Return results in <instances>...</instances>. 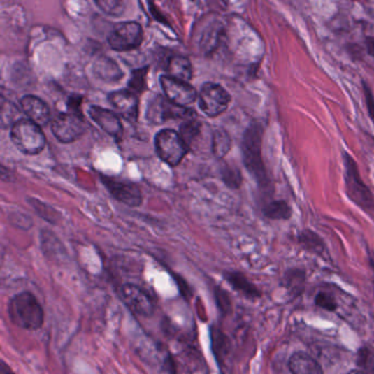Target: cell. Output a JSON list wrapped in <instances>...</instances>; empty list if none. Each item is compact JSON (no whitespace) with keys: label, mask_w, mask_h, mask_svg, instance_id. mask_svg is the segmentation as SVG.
Returning <instances> with one entry per match:
<instances>
[{"label":"cell","mask_w":374,"mask_h":374,"mask_svg":"<svg viewBox=\"0 0 374 374\" xmlns=\"http://www.w3.org/2000/svg\"><path fill=\"white\" fill-rule=\"evenodd\" d=\"M1 374H15V372L11 370V368L6 364L5 361H1Z\"/></svg>","instance_id":"cell-36"},{"label":"cell","mask_w":374,"mask_h":374,"mask_svg":"<svg viewBox=\"0 0 374 374\" xmlns=\"http://www.w3.org/2000/svg\"><path fill=\"white\" fill-rule=\"evenodd\" d=\"M214 298H215V303H217V308H219L222 315H229L232 312V300L224 289L221 288L219 285L215 287Z\"/></svg>","instance_id":"cell-27"},{"label":"cell","mask_w":374,"mask_h":374,"mask_svg":"<svg viewBox=\"0 0 374 374\" xmlns=\"http://www.w3.org/2000/svg\"><path fill=\"white\" fill-rule=\"evenodd\" d=\"M119 294L124 305L135 315L150 317L155 312V300L141 285L125 283L121 285Z\"/></svg>","instance_id":"cell-6"},{"label":"cell","mask_w":374,"mask_h":374,"mask_svg":"<svg viewBox=\"0 0 374 374\" xmlns=\"http://www.w3.org/2000/svg\"><path fill=\"white\" fill-rule=\"evenodd\" d=\"M264 125L261 123H252L245 131L243 138V157L247 171L252 173L261 187L269 186L267 171L262 161L261 145L264 136Z\"/></svg>","instance_id":"cell-2"},{"label":"cell","mask_w":374,"mask_h":374,"mask_svg":"<svg viewBox=\"0 0 374 374\" xmlns=\"http://www.w3.org/2000/svg\"><path fill=\"white\" fill-rule=\"evenodd\" d=\"M96 5L103 13L110 15H115V17L122 15L125 10V3L120 0H98L96 1Z\"/></svg>","instance_id":"cell-29"},{"label":"cell","mask_w":374,"mask_h":374,"mask_svg":"<svg viewBox=\"0 0 374 374\" xmlns=\"http://www.w3.org/2000/svg\"><path fill=\"white\" fill-rule=\"evenodd\" d=\"M315 304L318 308L329 312L336 311L338 308L335 298L331 296V293L327 292H318L317 296H315Z\"/></svg>","instance_id":"cell-31"},{"label":"cell","mask_w":374,"mask_h":374,"mask_svg":"<svg viewBox=\"0 0 374 374\" xmlns=\"http://www.w3.org/2000/svg\"><path fill=\"white\" fill-rule=\"evenodd\" d=\"M94 74L106 82H119L123 77V71L113 59L99 57L94 64Z\"/></svg>","instance_id":"cell-19"},{"label":"cell","mask_w":374,"mask_h":374,"mask_svg":"<svg viewBox=\"0 0 374 374\" xmlns=\"http://www.w3.org/2000/svg\"><path fill=\"white\" fill-rule=\"evenodd\" d=\"M155 148L161 161L169 166L179 165L188 153V146L180 134L173 130H163L156 135Z\"/></svg>","instance_id":"cell-5"},{"label":"cell","mask_w":374,"mask_h":374,"mask_svg":"<svg viewBox=\"0 0 374 374\" xmlns=\"http://www.w3.org/2000/svg\"><path fill=\"white\" fill-rule=\"evenodd\" d=\"M231 96L220 85L206 82L202 86L199 96V103L204 115L208 117H214L222 115L226 111Z\"/></svg>","instance_id":"cell-8"},{"label":"cell","mask_w":374,"mask_h":374,"mask_svg":"<svg viewBox=\"0 0 374 374\" xmlns=\"http://www.w3.org/2000/svg\"><path fill=\"white\" fill-rule=\"evenodd\" d=\"M201 127V122H199L194 117L187 119L181 124L180 133L179 134H180L181 138L185 141L188 148L191 143L194 142V140H196V136L200 134Z\"/></svg>","instance_id":"cell-25"},{"label":"cell","mask_w":374,"mask_h":374,"mask_svg":"<svg viewBox=\"0 0 374 374\" xmlns=\"http://www.w3.org/2000/svg\"><path fill=\"white\" fill-rule=\"evenodd\" d=\"M192 117H194V113L186 108L173 105V102L169 101L163 96H156L148 103V109H146V117L153 124H163L167 121L176 120V119L187 120Z\"/></svg>","instance_id":"cell-7"},{"label":"cell","mask_w":374,"mask_h":374,"mask_svg":"<svg viewBox=\"0 0 374 374\" xmlns=\"http://www.w3.org/2000/svg\"><path fill=\"white\" fill-rule=\"evenodd\" d=\"M262 213L270 220H289L292 217V210L285 200L269 202L262 208Z\"/></svg>","instance_id":"cell-22"},{"label":"cell","mask_w":374,"mask_h":374,"mask_svg":"<svg viewBox=\"0 0 374 374\" xmlns=\"http://www.w3.org/2000/svg\"><path fill=\"white\" fill-rule=\"evenodd\" d=\"M88 113H89L90 119L97 123L100 129L105 131L110 136L115 138V140H121L123 127L120 117H117V113L105 108L98 107V106H92L88 109Z\"/></svg>","instance_id":"cell-14"},{"label":"cell","mask_w":374,"mask_h":374,"mask_svg":"<svg viewBox=\"0 0 374 374\" xmlns=\"http://www.w3.org/2000/svg\"><path fill=\"white\" fill-rule=\"evenodd\" d=\"M223 277L235 291L240 292L245 298L254 300L261 296V291L254 283L250 282L244 273L240 271H224Z\"/></svg>","instance_id":"cell-17"},{"label":"cell","mask_w":374,"mask_h":374,"mask_svg":"<svg viewBox=\"0 0 374 374\" xmlns=\"http://www.w3.org/2000/svg\"><path fill=\"white\" fill-rule=\"evenodd\" d=\"M366 46H367L368 53L374 57V38H366Z\"/></svg>","instance_id":"cell-35"},{"label":"cell","mask_w":374,"mask_h":374,"mask_svg":"<svg viewBox=\"0 0 374 374\" xmlns=\"http://www.w3.org/2000/svg\"><path fill=\"white\" fill-rule=\"evenodd\" d=\"M165 368L167 373L177 374L176 362H175V359H173L171 354H168V356L166 357Z\"/></svg>","instance_id":"cell-34"},{"label":"cell","mask_w":374,"mask_h":374,"mask_svg":"<svg viewBox=\"0 0 374 374\" xmlns=\"http://www.w3.org/2000/svg\"><path fill=\"white\" fill-rule=\"evenodd\" d=\"M299 243L304 250L313 252V254H319V256L325 250V244H324L323 240L311 229H304L303 232H301V234L299 235Z\"/></svg>","instance_id":"cell-23"},{"label":"cell","mask_w":374,"mask_h":374,"mask_svg":"<svg viewBox=\"0 0 374 374\" xmlns=\"http://www.w3.org/2000/svg\"><path fill=\"white\" fill-rule=\"evenodd\" d=\"M222 177L229 188H240V185H242V175H240V171L232 168L229 166H225L224 169L222 171Z\"/></svg>","instance_id":"cell-30"},{"label":"cell","mask_w":374,"mask_h":374,"mask_svg":"<svg viewBox=\"0 0 374 374\" xmlns=\"http://www.w3.org/2000/svg\"><path fill=\"white\" fill-rule=\"evenodd\" d=\"M109 101L117 113L129 122H135L138 117V98L130 90H119L110 94Z\"/></svg>","instance_id":"cell-15"},{"label":"cell","mask_w":374,"mask_h":374,"mask_svg":"<svg viewBox=\"0 0 374 374\" xmlns=\"http://www.w3.org/2000/svg\"><path fill=\"white\" fill-rule=\"evenodd\" d=\"M289 369L292 374H324L321 364L303 352H294L291 356Z\"/></svg>","instance_id":"cell-18"},{"label":"cell","mask_w":374,"mask_h":374,"mask_svg":"<svg viewBox=\"0 0 374 374\" xmlns=\"http://www.w3.org/2000/svg\"><path fill=\"white\" fill-rule=\"evenodd\" d=\"M8 316L13 325L24 331H38L44 324L43 306L30 291L17 293L9 300Z\"/></svg>","instance_id":"cell-1"},{"label":"cell","mask_w":374,"mask_h":374,"mask_svg":"<svg viewBox=\"0 0 374 374\" xmlns=\"http://www.w3.org/2000/svg\"><path fill=\"white\" fill-rule=\"evenodd\" d=\"M175 280H177L179 285V290H180L181 294L185 296L186 299H189L191 296V290L189 288L188 285H187L186 281L184 279H181L179 275H175Z\"/></svg>","instance_id":"cell-33"},{"label":"cell","mask_w":374,"mask_h":374,"mask_svg":"<svg viewBox=\"0 0 374 374\" xmlns=\"http://www.w3.org/2000/svg\"><path fill=\"white\" fill-rule=\"evenodd\" d=\"M232 146V141L229 133L223 129H219L213 133L212 136V152L217 158H223L226 156Z\"/></svg>","instance_id":"cell-24"},{"label":"cell","mask_w":374,"mask_h":374,"mask_svg":"<svg viewBox=\"0 0 374 374\" xmlns=\"http://www.w3.org/2000/svg\"><path fill=\"white\" fill-rule=\"evenodd\" d=\"M357 364L364 373L374 374V350L364 347L357 357Z\"/></svg>","instance_id":"cell-26"},{"label":"cell","mask_w":374,"mask_h":374,"mask_svg":"<svg viewBox=\"0 0 374 374\" xmlns=\"http://www.w3.org/2000/svg\"><path fill=\"white\" fill-rule=\"evenodd\" d=\"M142 40V27L136 22L120 23L108 36L110 48L117 52L132 51L141 45Z\"/></svg>","instance_id":"cell-9"},{"label":"cell","mask_w":374,"mask_h":374,"mask_svg":"<svg viewBox=\"0 0 374 374\" xmlns=\"http://www.w3.org/2000/svg\"><path fill=\"white\" fill-rule=\"evenodd\" d=\"M161 85L166 98L179 107L185 108L194 103L198 97L194 87L184 80L173 78L168 75L161 77Z\"/></svg>","instance_id":"cell-12"},{"label":"cell","mask_w":374,"mask_h":374,"mask_svg":"<svg viewBox=\"0 0 374 374\" xmlns=\"http://www.w3.org/2000/svg\"><path fill=\"white\" fill-rule=\"evenodd\" d=\"M23 113L30 121L38 124V127H45L51 121V111L43 100L36 96H26L20 101Z\"/></svg>","instance_id":"cell-16"},{"label":"cell","mask_w":374,"mask_h":374,"mask_svg":"<svg viewBox=\"0 0 374 374\" xmlns=\"http://www.w3.org/2000/svg\"><path fill=\"white\" fill-rule=\"evenodd\" d=\"M167 73L168 76L188 82L192 77V66L187 57L181 55H173L167 62Z\"/></svg>","instance_id":"cell-20"},{"label":"cell","mask_w":374,"mask_h":374,"mask_svg":"<svg viewBox=\"0 0 374 374\" xmlns=\"http://www.w3.org/2000/svg\"><path fill=\"white\" fill-rule=\"evenodd\" d=\"M146 75H148V67L133 71L129 82V90L135 94L142 92L145 87Z\"/></svg>","instance_id":"cell-28"},{"label":"cell","mask_w":374,"mask_h":374,"mask_svg":"<svg viewBox=\"0 0 374 374\" xmlns=\"http://www.w3.org/2000/svg\"><path fill=\"white\" fill-rule=\"evenodd\" d=\"M344 161L347 196L354 204L359 206L360 209L372 213L374 212L373 196L362 181L356 161L348 153H344Z\"/></svg>","instance_id":"cell-3"},{"label":"cell","mask_w":374,"mask_h":374,"mask_svg":"<svg viewBox=\"0 0 374 374\" xmlns=\"http://www.w3.org/2000/svg\"><path fill=\"white\" fill-rule=\"evenodd\" d=\"M364 86V99L367 103L368 113H369L370 117L374 121V96L372 94L370 87L368 86L367 82H362Z\"/></svg>","instance_id":"cell-32"},{"label":"cell","mask_w":374,"mask_h":374,"mask_svg":"<svg viewBox=\"0 0 374 374\" xmlns=\"http://www.w3.org/2000/svg\"><path fill=\"white\" fill-rule=\"evenodd\" d=\"M348 374H367V373H364V372L361 371V370H352V371L349 372Z\"/></svg>","instance_id":"cell-37"},{"label":"cell","mask_w":374,"mask_h":374,"mask_svg":"<svg viewBox=\"0 0 374 374\" xmlns=\"http://www.w3.org/2000/svg\"><path fill=\"white\" fill-rule=\"evenodd\" d=\"M11 140L20 152L36 155L45 148V136L41 127L26 119L15 121L11 127Z\"/></svg>","instance_id":"cell-4"},{"label":"cell","mask_w":374,"mask_h":374,"mask_svg":"<svg viewBox=\"0 0 374 374\" xmlns=\"http://www.w3.org/2000/svg\"><path fill=\"white\" fill-rule=\"evenodd\" d=\"M210 333H211L212 352L220 371L222 374H232V343L226 333L217 326H212Z\"/></svg>","instance_id":"cell-11"},{"label":"cell","mask_w":374,"mask_h":374,"mask_svg":"<svg viewBox=\"0 0 374 374\" xmlns=\"http://www.w3.org/2000/svg\"><path fill=\"white\" fill-rule=\"evenodd\" d=\"M305 283V273L302 269H291L285 273L282 285L290 294L300 296L303 292Z\"/></svg>","instance_id":"cell-21"},{"label":"cell","mask_w":374,"mask_h":374,"mask_svg":"<svg viewBox=\"0 0 374 374\" xmlns=\"http://www.w3.org/2000/svg\"><path fill=\"white\" fill-rule=\"evenodd\" d=\"M86 129L82 115L76 113H61L54 117L52 123V132L62 143L75 142L82 138Z\"/></svg>","instance_id":"cell-10"},{"label":"cell","mask_w":374,"mask_h":374,"mask_svg":"<svg viewBox=\"0 0 374 374\" xmlns=\"http://www.w3.org/2000/svg\"><path fill=\"white\" fill-rule=\"evenodd\" d=\"M103 182L110 191V194L122 203L130 206H138L142 203L140 188L133 182L117 180V179L109 178V177L103 178Z\"/></svg>","instance_id":"cell-13"}]
</instances>
